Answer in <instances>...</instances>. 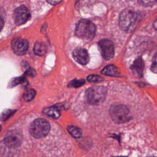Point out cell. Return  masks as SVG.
I'll return each mask as SVG.
<instances>
[{"label":"cell","mask_w":157,"mask_h":157,"mask_svg":"<svg viewBox=\"0 0 157 157\" xmlns=\"http://www.w3.org/2000/svg\"><path fill=\"white\" fill-rule=\"evenodd\" d=\"M140 14L131 9H125L120 14L119 26L126 32L131 33L136 28L140 21Z\"/></svg>","instance_id":"obj_1"},{"label":"cell","mask_w":157,"mask_h":157,"mask_svg":"<svg viewBox=\"0 0 157 157\" xmlns=\"http://www.w3.org/2000/svg\"><path fill=\"white\" fill-rule=\"evenodd\" d=\"M95 25L89 20H80L75 28V34L78 37L85 39H91L96 33Z\"/></svg>","instance_id":"obj_2"},{"label":"cell","mask_w":157,"mask_h":157,"mask_svg":"<svg viewBox=\"0 0 157 157\" xmlns=\"http://www.w3.org/2000/svg\"><path fill=\"white\" fill-rule=\"evenodd\" d=\"M50 129L49 122L43 118H37L30 124L29 132L36 138H42L46 136Z\"/></svg>","instance_id":"obj_3"},{"label":"cell","mask_w":157,"mask_h":157,"mask_svg":"<svg viewBox=\"0 0 157 157\" xmlns=\"http://www.w3.org/2000/svg\"><path fill=\"white\" fill-rule=\"evenodd\" d=\"M107 96V89L103 86H93L86 91L87 101L93 105H98L102 103Z\"/></svg>","instance_id":"obj_4"},{"label":"cell","mask_w":157,"mask_h":157,"mask_svg":"<svg viewBox=\"0 0 157 157\" xmlns=\"http://www.w3.org/2000/svg\"><path fill=\"white\" fill-rule=\"evenodd\" d=\"M109 113L112 120L116 123H125L131 118L128 108L122 104L112 105Z\"/></svg>","instance_id":"obj_5"},{"label":"cell","mask_w":157,"mask_h":157,"mask_svg":"<svg viewBox=\"0 0 157 157\" xmlns=\"http://www.w3.org/2000/svg\"><path fill=\"white\" fill-rule=\"evenodd\" d=\"M98 47L102 56L106 60L114 56V47L113 42L109 39H101L98 42Z\"/></svg>","instance_id":"obj_6"},{"label":"cell","mask_w":157,"mask_h":157,"mask_svg":"<svg viewBox=\"0 0 157 157\" xmlns=\"http://www.w3.org/2000/svg\"><path fill=\"white\" fill-rule=\"evenodd\" d=\"M31 18L29 9L25 6H20L17 7L13 12V18L17 25H21L26 23Z\"/></svg>","instance_id":"obj_7"},{"label":"cell","mask_w":157,"mask_h":157,"mask_svg":"<svg viewBox=\"0 0 157 157\" xmlns=\"http://www.w3.org/2000/svg\"><path fill=\"white\" fill-rule=\"evenodd\" d=\"M11 46L15 54L22 55L27 52L29 47V43L26 39L16 37L12 40Z\"/></svg>","instance_id":"obj_8"},{"label":"cell","mask_w":157,"mask_h":157,"mask_svg":"<svg viewBox=\"0 0 157 157\" xmlns=\"http://www.w3.org/2000/svg\"><path fill=\"white\" fill-rule=\"evenodd\" d=\"M74 59L78 63L85 65L89 61V56L87 51L83 48H77L73 52Z\"/></svg>","instance_id":"obj_9"},{"label":"cell","mask_w":157,"mask_h":157,"mask_svg":"<svg viewBox=\"0 0 157 157\" xmlns=\"http://www.w3.org/2000/svg\"><path fill=\"white\" fill-rule=\"evenodd\" d=\"M144 68V64L141 57H138L134 61L133 64L130 67V69L132 74L136 77L139 78H140L142 77Z\"/></svg>","instance_id":"obj_10"},{"label":"cell","mask_w":157,"mask_h":157,"mask_svg":"<svg viewBox=\"0 0 157 157\" xmlns=\"http://www.w3.org/2000/svg\"><path fill=\"white\" fill-rule=\"evenodd\" d=\"M4 144L9 147H17L21 142V138L18 133L11 132L4 138Z\"/></svg>","instance_id":"obj_11"},{"label":"cell","mask_w":157,"mask_h":157,"mask_svg":"<svg viewBox=\"0 0 157 157\" xmlns=\"http://www.w3.org/2000/svg\"><path fill=\"white\" fill-rule=\"evenodd\" d=\"M101 72L104 75H109V76H118V71L117 67L112 64H110V65L105 66L101 71Z\"/></svg>","instance_id":"obj_12"},{"label":"cell","mask_w":157,"mask_h":157,"mask_svg":"<svg viewBox=\"0 0 157 157\" xmlns=\"http://www.w3.org/2000/svg\"><path fill=\"white\" fill-rule=\"evenodd\" d=\"M47 52V47L45 45V44L40 42H37L34 46V52L36 55L42 56L44 55Z\"/></svg>","instance_id":"obj_13"},{"label":"cell","mask_w":157,"mask_h":157,"mask_svg":"<svg viewBox=\"0 0 157 157\" xmlns=\"http://www.w3.org/2000/svg\"><path fill=\"white\" fill-rule=\"evenodd\" d=\"M43 112L45 114H46L50 117H52L54 118H58L60 117L59 110L55 107H46V108L44 109Z\"/></svg>","instance_id":"obj_14"},{"label":"cell","mask_w":157,"mask_h":157,"mask_svg":"<svg viewBox=\"0 0 157 157\" xmlns=\"http://www.w3.org/2000/svg\"><path fill=\"white\" fill-rule=\"evenodd\" d=\"M67 131L69 132V134L74 138L78 139L82 137V130L78 127H76L72 125L69 126L67 127Z\"/></svg>","instance_id":"obj_15"},{"label":"cell","mask_w":157,"mask_h":157,"mask_svg":"<svg viewBox=\"0 0 157 157\" xmlns=\"http://www.w3.org/2000/svg\"><path fill=\"white\" fill-rule=\"evenodd\" d=\"M36 91L33 89H29L25 91L23 95V98L26 101H30L34 98Z\"/></svg>","instance_id":"obj_16"},{"label":"cell","mask_w":157,"mask_h":157,"mask_svg":"<svg viewBox=\"0 0 157 157\" xmlns=\"http://www.w3.org/2000/svg\"><path fill=\"white\" fill-rule=\"evenodd\" d=\"M85 83V80L83 79H74L69 83V87H74V88H78L83 85Z\"/></svg>","instance_id":"obj_17"},{"label":"cell","mask_w":157,"mask_h":157,"mask_svg":"<svg viewBox=\"0 0 157 157\" xmlns=\"http://www.w3.org/2000/svg\"><path fill=\"white\" fill-rule=\"evenodd\" d=\"M26 79L25 77L24 76H21L20 77H17V78H13L10 82V85L11 87H13L14 86H16L17 85L19 84V83H25L26 82Z\"/></svg>","instance_id":"obj_18"},{"label":"cell","mask_w":157,"mask_h":157,"mask_svg":"<svg viewBox=\"0 0 157 157\" xmlns=\"http://www.w3.org/2000/svg\"><path fill=\"white\" fill-rule=\"evenodd\" d=\"M87 80L90 82H100L103 80V78L99 75H90Z\"/></svg>","instance_id":"obj_19"},{"label":"cell","mask_w":157,"mask_h":157,"mask_svg":"<svg viewBox=\"0 0 157 157\" xmlns=\"http://www.w3.org/2000/svg\"><path fill=\"white\" fill-rule=\"evenodd\" d=\"M151 70L155 74H157V53L153 58L152 63L151 66Z\"/></svg>","instance_id":"obj_20"},{"label":"cell","mask_w":157,"mask_h":157,"mask_svg":"<svg viewBox=\"0 0 157 157\" xmlns=\"http://www.w3.org/2000/svg\"><path fill=\"white\" fill-rule=\"evenodd\" d=\"M137 1L142 6H144L145 7L151 6L156 1V0H137Z\"/></svg>","instance_id":"obj_21"},{"label":"cell","mask_w":157,"mask_h":157,"mask_svg":"<svg viewBox=\"0 0 157 157\" xmlns=\"http://www.w3.org/2000/svg\"><path fill=\"white\" fill-rule=\"evenodd\" d=\"M25 74L29 75L31 77H34L36 75V72L34 69H33L32 68H29L28 69L26 72H25Z\"/></svg>","instance_id":"obj_22"},{"label":"cell","mask_w":157,"mask_h":157,"mask_svg":"<svg viewBox=\"0 0 157 157\" xmlns=\"http://www.w3.org/2000/svg\"><path fill=\"white\" fill-rule=\"evenodd\" d=\"M50 4L55 5L59 3L62 0H46Z\"/></svg>","instance_id":"obj_23"},{"label":"cell","mask_w":157,"mask_h":157,"mask_svg":"<svg viewBox=\"0 0 157 157\" xmlns=\"http://www.w3.org/2000/svg\"><path fill=\"white\" fill-rule=\"evenodd\" d=\"M153 27H154L155 29L157 31V18L155 20V21L153 23Z\"/></svg>","instance_id":"obj_24"},{"label":"cell","mask_w":157,"mask_h":157,"mask_svg":"<svg viewBox=\"0 0 157 157\" xmlns=\"http://www.w3.org/2000/svg\"><path fill=\"white\" fill-rule=\"evenodd\" d=\"M156 1H157V0H156Z\"/></svg>","instance_id":"obj_25"}]
</instances>
